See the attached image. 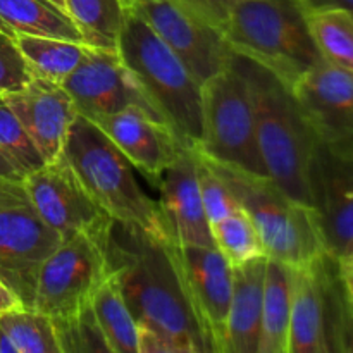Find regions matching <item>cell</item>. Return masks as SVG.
Instances as JSON below:
<instances>
[{
	"instance_id": "obj_1",
	"label": "cell",
	"mask_w": 353,
	"mask_h": 353,
	"mask_svg": "<svg viewBox=\"0 0 353 353\" xmlns=\"http://www.w3.org/2000/svg\"><path fill=\"white\" fill-rule=\"evenodd\" d=\"M169 241L117 223L110 231V265L138 323V353H205Z\"/></svg>"
},
{
	"instance_id": "obj_2",
	"label": "cell",
	"mask_w": 353,
	"mask_h": 353,
	"mask_svg": "<svg viewBox=\"0 0 353 353\" xmlns=\"http://www.w3.org/2000/svg\"><path fill=\"white\" fill-rule=\"evenodd\" d=\"M254 105L259 148L268 174L286 195L312 207L310 164L317 134L292 88L257 62L234 54Z\"/></svg>"
},
{
	"instance_id": "obj_3",
	"label": "cell",
	"mask_w": 353,
	"mask_h": 353,
	"mask_svg": "<svg viewBox=\"0 0 353 353\" xmlns=\"http://www.w3.org/2000/svg\"><path fill=\"white\" fill-rule=\"evenodd\" d=\"M117 52L161 119L186 148L202 140V83L143 19L126 10Z\"/></svg>"
},
{
	"instance_id": "obj_4",
	"label": "cell",
	"mask_w": 353,
	"mask_h": 353,
	"mask_svg": "<svg viewBox=\"0 0 353 353\" xmlns=\"http://www.w3.org/2000/svg\"><path fill=\"white\" fill-rule=\"evenodd\" d=\"M62 155L114 223L143 231L155 240H171L159 203L141 190L131 162L95 123L76 117Z\"/></svg>"
},
{
	"instance_id": "obj_5",
	"label": "cell",
	"mask_w": 353,
	"mask_h": 353,
	"mask_svg": "<svg viewBox=\"0 0 353 353\" xmlns=\"http://www.w3.org/2000/svg\"><path fill=\"white\" fill-rule=\"evenodd\" d=\"M221 33L234 54L261 64L292 90L323 61L296 0H240Z\"/></svg>"
},
{
	"instance_id": "obj_6",
	"label": "cell",
	"mask_w": 353,
	"mask_h": 353,
	"mask_svg": "<svg viewBox=\"0 0 353 353\" xmlns=\"http://www.w3.org/2000/svg\"><path fill=\"white\" fill-rule=\"evenodd\" d=\"M209 162L254 221L268 257L292 268H302L327 252L312 207L286 195L269 176Z\"/></svg>"
},
{
	"instance_id": "obj_7",
	"label": "cell",
	"mask_w": 353,
	"mask_h": 353,
	"mask_svg": "<svg viewBox=\"0 0 353 353\" xmlns=\"http://www.w3.org/2000/svg\"><path fill=\"white\" fill-rule=\"evenodd\" d=\"M288 353H353V307L340 261L327 252L293 272Z\"/></svg>"
},
{
	"instance_id": "obj_8",
	"label": "cell",
	"mask_w": 353,
	"mask_h": 353,
	"mask_svg": "<svg viewBox=\"0 0 353 353\" xmlns=\"http://www.w3.org/2000/svg\"><path fill=\"white\" fill-rule=\"evenodd\" d=\"M196 152L221 165L269 176L262 161L247 79L230 68L202 83V140Z\"/></svg>"
},
{
	"instance_id": "obj_9",
	"label": "cell",
	"mask_w": 353,
	"mask_h": 353,
	"mask_svg": "<svg viewBox=\"0 0 353 353\" xmlns=\"http://www.w3.org/2000/svg\"><path fill=\"white\" fill-rule=\"evenodd\" d=\"M112 226L114 223L81 231L55 247L38 271L33 309L52 319H65L90 305L99 286L112 272L109 257Z\"/></svg>"
},
{
	"instance_id": "obj_10",
	"label": "cell",
	"mask_w": 353,
	"mask_h": 353,
	"mask_svg": "<svg viewBox=\"0 0 353 353\" xmlns=\"http://www.w3.org/2000/svg\"><path fill=\"white\" fill-rule=\"evenodd\" d=\"M310 193L327 254L341 259L353 243V140L317 138Z\"/></svg>"
},
{
	"instance_id": "obj_11",
	"label": "cell",
	"mask_w": 353,
	"mask_h": 353,
	"mask_svg": "<svg viewBox=\"0 0 353 353\" xmlns=\"http://www.w3.org/2000/svg\"><path fill=\"white\" fill-rule=\"evenodd\" d=\"M126 7L157 33L200 83L233 62L234 52L223 33L172 0H128Z\"/></svg>"
},
{
	"instance_id": "obj_12",
	"label": "cell",
	"mask_w": 353,
	"mask_h": 353,
	"mask_svg": "<svg viewBox=\"0 0 353 353\" xmlns=\"http://www.w3.org/2000/svg\"><path fill=\"white\" fill-rule=\"evenodd\" d=\"M62 88L69 93L79 116L92 123L128 109H140L162 121L117 50L88 47Z\"/></svg>"
},
{
	"instance_id": "obj_13",
	"label": "cell",
	"mask_w": 353,
	"mask_h": 353,
	"mask_svg": "<svg viewBox=\"0 0 353 353\" xmlns=\"http://www.w3.org/2000/svg\"><path fill=\"white\" fill-rule=\"evenodd\" d=\"M169 243L209 352L224 353L228 312L233 293V268L216 247Z\"/></svg>"
},
{
	"instance_id": "obj_14",
	"label": "cell",
	"mask_w": 353,
	"mask_h": 353,
	"mask_svg": "<svg viewBox=\"0 0 353 353\" xmlns=\"http://www.w3.org/2000/svg\"><path fill=\"white\" fill-rule=\"evenodd\" d=\"M30 205L61 238L114 223L92 199L64 155L23 178Z\"/></svg>"
},
{
	"instance_id": "obj_15",
	"label": "cell",
	"mask_w": 353,
	"mask_h": 353,
	"mask_svg": "<svg viewBox=\"0 0 353 353\" xmlns=\"http://www.w3.org/2000/svg\"><path fill=\"white\" fill-rule=\"evenodd\" d=\"M61 241L30 203L0 210V279L24 307H33L38 271Z\"/></svg>"
},
{
	"instance_id": "obj_16",
	"label": "cell",
	"mask_w": 353,
	"mask_h": 353,
	"mask_svg": "<svg viewBox=\"0 0 353 353\" xmlns=\"http://www.w3.org/2000/svg\"><path fill=\"white\" fill-rule=\"evenodd\" d=\"M2 99L19 117L45 162L61 159L69 131L79 116L62 85L34 76L23 90L7 93Z\"/></svg>"
},
{
	"instance_id": "obj_17",
	"label": "cell",
	"mask_w": 353,
	"mask_h": 353,
	"mask_svg": "<svg viewBox=\"0 0 353 353\" xmlns=\"http://www.w3.org/2000/svg\"><path fill=\"white\" fill-rule=\"evenodd\" d=\"M95 124L154 186H159L169 165L186 148L168 124L140 109L102 117Z\"/></svg>"
},
{
	"instance_id": "obj_18",
	"label": "cell",
	"mask_w": 353,
	"mask_h": 353,
	"mask_svg": "<svg viewBox=\"0 0 353 353\" xmlns=\"http://www.w3.org/2000/svg\"><path fill=\"white\" fill-rule=\"evenodd\" d=\"M314 133L323 140H353V72L323 59L293 86Z\"/></svg>"
},
{
	"instance_id": "obj_19",
	"label": "cell",
	"mask_w": 353,
	"mask_h": 353,
	"mask_svg": "<svg viewBox=\"0 0 353 353\" xmlns=\"http://www.w3.org/2000/svg\"><path fill=\"white\" fill-rule=\"evenodd\" d=\"M161 212L171 241L181 245L214 247L210 223L200 195L196 155L193 148H183L159 183Z\"/></svg>"
},
{
	"instance_id": "obj_20",
	"label": "cell",
	"mask_w": 353,
	"mask_h": 353,
	"mask_svg": "<svg viewBox=\"0 0 353 353\" xmlns=\"http://www.w3.org/2000/svg\"><path fill=\"white\" fill-rule=\"evenodd\" d=\"M265 261L268 257H259L233 268L224 353H259Z\"/></svg>"
},
{
	"instance_id": "obj_21",
	"label": "cell",
	"mask_w": 353,
	"mask_h": 353,
	"mask_svg": "<svg viewBox=\"0 0 353 353\" xmlns=\"http://www.w3.org/2000/svg\"><path fill=\"white\" fill-rule=\"evenodd\" d=\"M295 268L268 257L259 353H288Z\"/></svg>"
},
{
	"instance_id": "obj_22",
	"label": "cell",
	"mask_w": 353,
	"mask_h": 353,
	"mask_svg": "<svg viewBox=\"0 0 353 353\" xmlns=\"http://www.w3.org/2000/svg\"><path fill=\"white\" fill-rule=\"evenodd\" d=\"M0 30L9 34H34L85 43L71 17L50 0H0Z\"/></svg>"
},
{
	"instance_id": "obj_23",
	"label": "cell",
	"mask_w": 353,
	"mask_h": 353,
	"mask_svg": "<svg viewBox=\"0 0 353 353\" xmlns=\"http://www.w3.org/2000/svg\"><path fill=\"white\" fill-rule=\"evenodd\" d=\"M90 305L110 353H138V323L114 272L99 286Z\"/></svg>"
},
{
	"instance_id": "obj_24",
	"label": "cell",
	"mask_w": 353,
	"mask_h": 353,
	"mask_svg": "<svg viewBox=\"0 0 353 353\" xmlns=\"http://www.w3.org/2000/svg\"><path fill=\"white\" fill-rule=\"evenodd\" d=\"M16 43L34 76L62 85L74 72L90 45L62 38L16 34Z\"/></svg>"
},
{
	"instance_id": "obj_25",
	"label": "cell",
	"mask_w": 353,
	"mask_h": 353,
	"mask_svg": "<svg viewBox=\"0 0 353 353\" xmlns=\"http://www.w3.org/2000/svg\"><path fill=\"white\" fill-rule=\"evenodd\" d=\"M65 14L90 47L117 50L126 17V0H64Z\"/></svg>"
},
{
	"instance_id": "obj_26",
	"label": "cell",
	"mask_w": 353,
	"mask_h": 353,
	"mask_svg": "<svg viewBox=\"0 0 353 353\" xmlns=\"http://www.w3.org/2000/svg\"><path fill=\"white\" fill-rule=\"evenodd\" d=\"M305 19L321 57L353 72V14L341 9H319L305 12Z\"/></svg>"
},
{
	"instance_id": "obj_27",
	"label": "cell",
	"mask_w": 353,
	"mask_h": 353,
	"mask_svg": "<svg viewBox=\"0 0 353 353\" xmlns=\"http://www.w3.org/2000/svg\"><path fill=\"white\" fill-rule=\"evenodd\" d=\"M0 330L17 353H61L52 317L33 307H19L0 316Z\"/></svg>"
},
{
	"instance_id": "obj_28",
	"label": "cell",
	"mask_w": 353,
	"mask_h": 353,
	"mask_svg": "<svg viewBox=\"0 0 353 353\" xmlns=\"http://www.w3.org/2000/svg\"><path fill=\"white\" fill-rule=\"evenodd\" d=\"M210 233L214 247L231 268L247 264L259 257H268L254 221L241 207L219 223L212 224Z\"/></svg>"
},
{
	"instance_id": "obj_29",
	"label": "cell",
	"mask_w": 353,
	"mask_h": 353,
	"mask_svg": "<svg viewBox=\"0 0 353 353\" xmlns=\"http://www.w3.org/2000/svg\"><path fill=\"white\" fill-rule=\"evenodd\" d=\"M0 152L23 178L47 164L28 131L24 130L19 117L14 114L2 97H0Z\"/></svg>"
},
{
	"instance_id": "obj_30",
	"label": "cell",
	"mask_w": 353,
	"mask_h": 353,
	"mask_svg": "<svg viewBox=\"0 0 353 353\" xmlns=\"http://www.w3.org/2000/svg\"><path fill=\"white\" fill-rule=\"evenodd\" d=\"M57 333L61 353L65 352H109L103 334L93 316L92 305L65 319H52Z\"/></svg>"
},
{
	"instance_id": "obj_31",
	"label": "cell",
	"mask_w": 353,
	"mask_h": 353,
	"mask_svg": "<svg viewBox=\"0 0 353 353\" xmlns=\"http://www.w3.org/2000/svg\"><path fill=\"white\" fill-rule=\"evenodd\" d=\"M195 155L200 195H202L207 219H209L210 226H212V224L219 223L224 217H228L234 210L240 209V203H238L236 196L233 195L230 186L226 185L223 176L216 171V168L200 152L195 150Z\"/></svg>"
},
{
	"instance_id": "obj_32",
	"label": "cell",
	"mask_w": 353,
	"mask_h": 353,
	"mask_svg": "<svg viewBox=\"0 0 353 353\" xmlns=\"http://www.w3.org/2000/svg\"><path fill=\"white\" fill-rule=\"evenodd\" d=\"M34 74L17 48L16 38L0 30V95L23 90Z\"/></svg>"
},
{
	"instance_id": "obj_33",
	"label": "cell",
	"mask_w": 353,
	"mask_h": 353,
	"mask_svg": "<svg viewBox=\"0 0 353 353\" xmlns=\"http://www.w3.org/2000/svg\"><path fill=\"white\" fill-rule=\"evenodd\" d=\"M172 2L192 12L193 16L202 19L203 23L210 24V26L217 28L221 31L226 24L233 7L240 0H172Z\"/></svg>"
},
{
	"instance_id": "obj_34",
	"label": "cell",
	"mask_w": 353,
	"mask_h": 353,
	"mask_svg": "<svg viewBox=\"0 0 353 353\" xmlns=\"http://www.w3.org/2000/svg\"><path fill=\"white\" fill-rule=\"evenodd\" d=\"M28 203L30 200H28L23 179H10L0 176V210L28 205Z\"/></svg>"
},
{
	"instance_id": "obj_35",
	"label": "cell",
	"mask_w": 353,
	"mask_h": 353,
	"mask_svg": "<svg viewBox=\"0 0 353 353\" xmlns=\"http://www.w3.org/2000/svg\"><path fill=\"white\" fill-rule=\"evenodd\" d=\"M303 12L319 9H341L353 14V0H296Z\"/></svg>"
},
{
	"instance_id": "obj_36",
	"label": "cell",
	"mask_w": 353,
	"mask_h": 353,
	"mask_svg": "<svg viewBox=\"0 0 353 353\" xmlns=\"http://www.w3.org/2000/svg\"><path fill=\"white\" fill-rule=\"evenodd\" d=\"M19 307H24L23 303H21V300L17 299L16 293L0 279V316L6 312H10V310L14 309H19Z\"/></svg>"
},
{
	"instance_id": "obj_37",
	"label": "cell",
	"mask_w": 353,
	"mask_h": 353,
	"mask_svg": "<svg viewBox=\"0 0 353 353\" xmlns=\"http://www.w3.org/2000/svg\"><path fill=\"white\" fill-rule=\"evenodd\" d=\"M0 176H3V178H10V179H23V176H21L19 172H17V169L7 161V157L2 154V152H0Z\"/></svg>"
},
{
	"instance_id": "obj_38",
	"label": "cell",
	"mask_w": 353,
	"mask_h": 353,
	"mask_svg": "<svg viewBox=\"0 0 353 353\" xmlns=\"http://www.w3.org/2000/svg\"><path fill=\"white\" fill-rule=\"evenodd\" d=\"M0 353H17L16 347H14V343L10 341V338L7 336L2 330H0Z\"/></svg>"
},
{
	"instance_id": "obj_39",
	"label": "cell",
	"mask_w": 353,
	"mask_h": 353,
	"mask_svg": "<svg viewBox=\"0 0 353 353\" xmlns=\"http://www.w3.org/2000/svg\"><path fill=\"white\" fill-rule=\"evenodd\" d=\"M338 261H340L341 268L347 269V271H353V243L347 250V254H345L341 259H338Z\"/></svg>"
},
{
	"instance_id": "obj_40",
	"label": "cell",
	"mask_w": 353,
	"mask_h": 353,
	"mask_svg": "<svg viewBox=\"0 0 353 353\" xmlns=\"http://www.w3.org/2000/svg\"><path fill=\"white\" fill-rule=\"evenodd\" d=\"M343 274H345V283H347L348 296H350V303L353 307V271H347V269H343Z\"/></svg>"
},
{
	"instance_id": "obj_41",
	"label": "cell",
	"mask_w": 353,
	"mask_h": 353,
	"mask_svg": "<svg viewBox=\"0 0 353 353\" xmlns=\"http://www.w3.org/2000/svg\"><path fill=\"white\" fill-rule=\"evenodd\" d=\"M52 3H54V6H57L59 9H62L65 12V9H64V0H50Z\"/></svg>"
},
{
	"instance_id": "obj_42",
	"label": "cell",
	"mask_w": 353,
	"mask_h": 353,
	"mask_svg": "<svg viewBox=\"0 0 353 353\" xmlns=\"http://www.w3.org/2000/svg\"><path fill=\"white\" fill-rule=\"evenodd\" d=\"M0 97H2V95H0Z\"/></svg>"
},
{
	"instance_id": "obj_43",
	"label": "cell",
	"mask_w": 353,
	"mask_h": 353,
	"mask_svg": "<svg viewBox=\"0 0 353 353\" xmlns=\"http://www.w3.org/2000/svg\"><path fill=\"white\" fill-rule=\"evenodd\" d=\"M126 2H128V0H126Z\"/></svg>"
}]
</instances>
